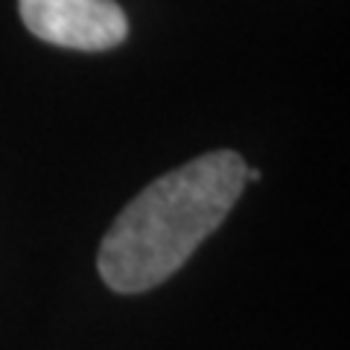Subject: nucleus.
Returning <instances> with one entry per match:
<instances>
[{
	"label": "nucleus",
	"mask_w": 350,
	"mask_h": 350,
	"mask_svg": "<svg viewBox=\"0 0 350 350\" xmlns=\"http://www.w3.org/2000/svg\"><path fill=\"white\" fill-rule=\"evenodd\" d=\"M245 161L231 149L207 152L161 175L131 199L100 245V278L137 295L172 278L231 213L245 190Z\"/></svg>",
	"instance_id": "nucleus-1"
},
{
	"label": "nucleus",
	"mask_w": 350,
	"mask_h": 350,
	"mask_svg": "<svg viewBox=\"0 0 350 350\" xmlns=\"http://www.w3.org/2000/svg\"><path fill=\"white\" fill-rule=\"evenodd\" d=\"M24 27L44 44L105 53L129 38V18L117 0H18Z\"/></svg>",
	"instance_id": "nucleus-2"
}]
</instances>
